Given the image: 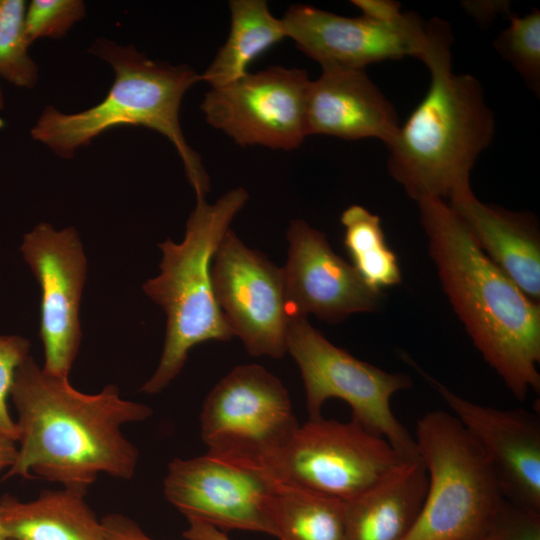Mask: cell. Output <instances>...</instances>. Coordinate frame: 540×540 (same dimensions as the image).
I'll use <instances>...</instances> for the list:
<instances>
[{"mask_svg":"<svg viewBox=\"0 0 540 540\" xmlns=\"http://www.w3.org/2000/svg\"><path fill=\"white\" fill-rule=\"evenodd\" d=\"M10 396L19 447L3 480L38 478L86 493L100 473L133 477L139 452L121 428L148 419L149 406L123 399L114 384L82 393L30 355L15 372Z\"/></svg>","mask_w":540,"mask_h":540,"instance_id":"1","label":"cell"},{"mask_svg":"<svg viewBox=\"0 0 540 540\" xmlns=\"http://www.w3.org/2000/svg\"><path fill=\"white\" fill-rule=\"evenodd\" d=\"M305 70L272 66L220 87L201 103L205 120L241 146L298 148L308 136Z\"/></svg>","mask_w":540,"mask_h":540,"instance_id":"13","label":"cell"},{"mask_svg":"<svg viewBox=\"0 0 540 540\" xmlns=\"http://www.w3.org/2000/svg\"><path fill=\"white\" fill-rule=\"evenodd\" d=\"M306 121L308 135L344 140L375 138L388 147L400 124L394 105L365 69L322 68L310 82Z\"/></svg>","mask_w":540,"mask_h":540,"instance_id":"17","label":"cell"},{"mask_svg":"<svg viewBox=\"0 0 540 540\" xmlns=\"http://www.w3.org/2000/svg\"><path fill=\"white\" fill-rule=\"evenodd\" d=\"M363 16L381 22H394L399 20L405 11L401 10V4L391 0H353Z\"/></svg>","mask_w":540,"mask_h":540,"instance_id":"30","label":"cell"},{"mask_svg":"<svg viewBox=\"0 0 540 540\" xmlns=\"http://www.w3.org/2000/svg\"><path fill=\"white\" fill-rule=\"evenodd\" d=\"M286 342L301 373L309 419L322 417L325 401L343 400L351 408V419L385 438L403 458L419 457L414 437L391 408L393 395L413 386L408 375L357 359L332 344L302 315L290 314Z\"/></svg>","mask_w":540,"mask_h":540,"instance_id":"7","label":"cell"},{"mask_svg":"<svg viewBox=\"0 0 540 540\" xmlns=\"http://www.w3.org/2000/svg\"><path fill=\"white\" fill-rule=\"evenodd\" d=\"M101 522L106 540H154L136 522L122 514H108Z\"/></svg>","mask_w":540,"mask_h":540,"instance_id":"29","label":"cell"},{"mask_svg":"<svg viewBox=\"0 0 540 540\" xmlns=\"http://www.w3.org/2000/svg\"><path fill=\"white\" fill-rule=\"evenodd\" d=\"M417 204L442 288L474 346L517 400L539 393L540 303L476 245L445 200Z\"/></svg>","mask_w":540,"mask_h":540,"instance_id":"2","label":"cell"},{"mask_svg":"<svg viewBox=\"0 0 540 540\" xmlns=\"http://www.w3.org/2000/svg\"><path fill=\"white\" fill-rule=\"evenodd\" d=\"M463 6L479 20L487 21L497 13H506L508 17L512 15L509 4H505V2H464Z\"/></svg>","mask_w":540,"mask_h":540,"instance_id":"31","label":"cell"},{"mask_svg":"<svg viewBox=\"0 0 540 540\" xmlns=\"http://www.w3.org/2000/svg\"><path fill=\"white\" fill-rule=\"evenodd\" d=\"M20 249L41 288L42 369L68 377L81 342L79 308L87 271L78 232L41 222L24 235Z\"/></svg>","mask_w":540,"mask_h":540,"instance_id":"14","label":"cell"},{"mask_svg":"<svg viewBox=\"0 0 540 540\" xmlns=\"http://www.w3.org/2000/svg\"><path fill=\"white\" fill-rule=\"evenodd\" d=\"M248 198L246 189L237 187L212 204L205 198L196 199L183 241L167 239L158 244L160 274L148 279L142 289L166 313V333L158 366L142 392L157 394L165 389L181 372L194 346L234 337L214 296L211 263Z\"/></svg>","mask_w":540,"mask_h":540,"instance_id":"5","label":"cell"},{"mask_svg":"<svg viewBox=\"0 0 540 540\" xmlns=\"http://www.w3.org/2000/svg\"><path fill=\"white\" fill-rule=\"evenodd\" d=\"M286 239L289 247L282 268L290 314H313L336 324L351 314L377 310L382 292L369 287L352 264L332 250L322 231L295 219Z\"/></svg>","mask_w":540,"mask_h":540,"instance_id":"15","label":"cell"},{"mask_svg":"<svg viewBox=\"0 0 540 540\" xmlns=\"http://www.w3.org/2000/svg\"><path fill=\"white\" fill-rule=\"evenodd\" d=\"M479 540H540V511L503 498Z\"/></svg>","mask_w":540,"mask_h":540,"instance_id":"27","label":"cell"},{"mask_svg":"<svg viewBox=\"0 0 540 540\" xmlns=\"http://www.w3.org/2000/svg\"><path fill=\"white\" fill-rule=\"evenodd\" d=\"M211 279L224 320L246 351L255 357L282 358L290 316L283 268L229 229L212 259Z\"/></svg>","mask_w":540,"mask_h":540,"instance_id":"12","label":"cell"},{"mask_svg":"<svg viewBox=\"0 0 540 540\" xmlns=\"http://www.w3.org/2000/svg\"><path fill=\"white\" fill-rule=\"evenodd\" d=\"M476 245L531 300L540 303V232L537 218L479 201L470 190L449 202Z\"/></svg>","mask_w":540,"mask_h":540,"instance_id":"18","label":"cell"},{"mask_svg":"<svg viewBox=\"0 0 540 540\" xmlns=\"http://www.w3.org/2000/svg\"><path fill=\"white\" fill-rule=\"evenodd\" d=\"M85 492L63 487L44 490L31 501L5 494L0 519L9 540H106Z\"/></svg>","mask_w":540,"mask_h":540,"instance_id":"20","label":"cell"},{"mask_svg":"<svg viewBox=\"0 0 540 540\" xmlns=\"http://www.w3.org/2000/svg\"><path fill=\"white\" fill-rule=\"evenodd\" d=\"M30 341L18 335H0V434L17 441V427L7 399L20 364L29 356Z\"/></svg>","mask_w":540,"mask_h":540,"instance_id":"28","label":"cell"},{"mask_svg":"<svg viewBox=\"0 0 540 540\" xmlns=\"http://www.w3.org/2000/svg\"><path fill=\"white\" fill-rule=\"evenodd\" d=\"M85 16L82 0H32L26 7V36L31 45L39 39L62 38Z\"/></svg>","mask_w":540,"mask_h":540,"instance_id":"26","label":"cell"},{"mask_svg":"<svg viewBox=\"0 0 540 540\" xmlns=\"http://www.w3.org/2000/svg\"><path fill=\"white\" fill-rule=\"evenodd\" d=\"M510 24L494 40L493 47L537 95L540 92V11L508 17Z\"/></svg>","mask_w":540,"mask_h":540,"instance_id":"25","label":"cell"},{"mask_svg":"<svg viewBox=\"0 0 540 540\" xmlns=\"http://www.w3.org/2000/svg\"><path fill=\"white\" fill-rule=\"evenodd\" d=\"M340 221L352 266L365 283L380 292L399 284L398 259L386 242L379 216L361 205H351L342 212Z\"/></svg>","mask_w":540,"mask_h":540,"instance_id":"23","label":"cell"},{"mask_svg":"<svg viewBox=\"0 0 540 540\" xmlns=\"http://www.w3.org/2000/svg\"><path fill=\"white\" fill-rule=\"evenodd\" d=\"M426 469L416 457L345 502L347 540H404L414 527L427 492Z\"/></svg>","mask_w":540,"mask_h":540,"instance_id":"19","label":"cell"},{"mask_svg":"<svg viewBox=\"0 0 540 540\" xmlns=\"http://www.w3.org/2000/svg\"><path fill=\"white\" fill-rule=\"evenodd\" d=\"M414 440L428 485L421 513L404 540H479L504 498L486 453L443 410L417 421Z\"/></svg>","mask_w":540,"mask_h":540,"instance_id":"6","label":"cell"},{"mask_svg":"<svg viewBox=\"0 0 540 540\" xmlns=\"http://www.w3.org/2000/svg\"><path fill=\"white\" fill-rule=\"evenodd\" d=\"M442 397L489 458L505 499L540 511V421L523 409L502 410L462 398L404 356Z\"/></svg>","mask_w":540,"mask_h":540,"instance_id":"16","label":"cell"},{"mask_svg":"<svg viewBox=\"0 0 540 540\" xmlns=\"http://www.w3.org/2000/svg\"><path fill=\"white\" fill-rule=\"evenodd\" d=\"M274 529L278 540H347L345 502L279 481Z\"/></svg>","mask_w":540,"mask_h":540,"instance_id":"22","label":"cell"},{"mask_svg":"<svg viewBox=\"0 0 540 540\" xmlns=\"http://www.w3.org/2000/svg\"><path fill=\"white\" fill-rule=\"evenodd\" d=\"M279 481L267 470L210 453L175 458L163 482L165 498L187 519L220 531L242 530L274 537Z\"/></svg>","mask_w":540,"mask_h":540,"instance_id":"11","label":"cell"},{"mask_svg":"<svg viewBox=\"0 0 540 540\" xmlns=\"http://www.w3.org/2000/svg\"><path fill=\"white\" fill-rule=\"evenodd\" d=\"M4 105H5L4 93H3L1 82H0V111L4 109Z\"/></svg>","mask_w":540,"mask_h":540,"instance_id":"34","label":"cell"},{"mask_svg":"<svg viewBox=\"0 0 540 540\" xmlns=\"http://www.w3.org/2000/svg\"><path fill=\"white\" fill-rule=\"evenodd\" d=\"M0 540H9L6 532H5V529L2 525V522H1V519H0Z\"/></svg>","mask_w":540,"mask_h":540,"instance_id":"33","label":"cell"},{"mask_svg":"<svg viewBox=\"0 0 540 540\" xmlns=\"http://www.w3.org/2000/svg\"><path fill=\"white\" fill-rule=\"evenodd\" d=\"M24 0H0V80L19 88H33L39 68L29 53Z\"/></svg>","mask_w":540,"mask_h":540,"instance_id":"24","label":"cell"},{"mask_svg":"<svg viewBox=\"0 0 540 540\" xmlns=\"http://www.w3.org/2000/svg\"><path fill=\"white\" fill-rule=\"evenodd\" d=\"M231 25L225 43L220 47L200 81L220 87L244 77L249 64L286 37L281 19L270 12L264 0L229 2Z\"/></svg>","mask_w":540,"mask_h":540,"instance_id":"21","label":"cell"},{"mask_svg":"<svg viewBox=\"0 0 540 540\" xmlns=\"http://www.w3.org/2000/svg\"><path fill=\"white\" fill-rule=\"evenodd\" d=\"M17 452L16 441L0 434V472L7 471L14 464Z\"/></svg>","mask_w":540,"mask_h":540,"instance_id":"32","label":"cell"},{"mask_svg":"<svg viewBox=\"0 0 540 540\" xmlns=\"http://www.w3.org/2000/svg\"><path fill=\"white\" fill-rule=\"evenodd\" d=\"M298 427L287 389L258 364L234 367L208 393L200 413L208 453L267 471Z\"/></svg>","mask_w":540,"mask_h":540,"instance_id":"9","label":"cell"},{"mask_svg":"<svg viewBox=\"0 0 540 540\" xmlns=\"http://www.w3.org/2000/svg\"><path fill=\"white\" fill-rule=\"evenodd\" d=\"M430 86L387 147L388 172L415 201L468 192L470 172L495 135L481 83L455 74L451 58L428 66Z\"/></svg>","mask_w":540,"mask_h":540,"instance_id":"4","label":"cell"},{"mask_svg":"<svg viewBox=\"0 0 540 540\" xmlns=\"http://www.w3.org/2000/svg\"><path fill=\"white\" fill-rule=\"evenodd\" d=\"M383 437L356 421L309 419L269 467L280 482L344 502L381 481L404 461Z\"/></svg>","mask_w":540,"mask_h":540,"instance_id":"10","label":"cell"},{"mask_svg":"<svg viewBox=\"0 0 540 540\" xmlns=\"http://www.w3.org/2000/svg\"><path fill=\"white\" fill-rule=\"evenodd\" d=\"M89 52L114 73L107 95L97 105L76 113L45 107L31 137L60 158H72L94 138L119 126H142L166 137L177 150L196 199L205 198L210 180L199 155L183 134L179 112L187 90L200 75L187 65L150 59L132 45L100 37Z\"/></svg>","mask_w":540,"mask_h":540,"instance_id":"3","label":"cell"},{"mask_svg":"<svg viewBox=\"0 0 540 540\" xmlns=\"http://www.w3.org/2000/svg\"><path fill=\"white\" fill-rule=\"evenodd\" d=\"M286 38L322 68L365 69L372 63L414 57L428 66L451 56L448 22L404 12L394 22L366 16L345 17L310 5L295 4L281 18Z\"/></svg>","mask_w":540,"mask_h":540,"instance_id":"8","label":"cell"}]
</instances>
